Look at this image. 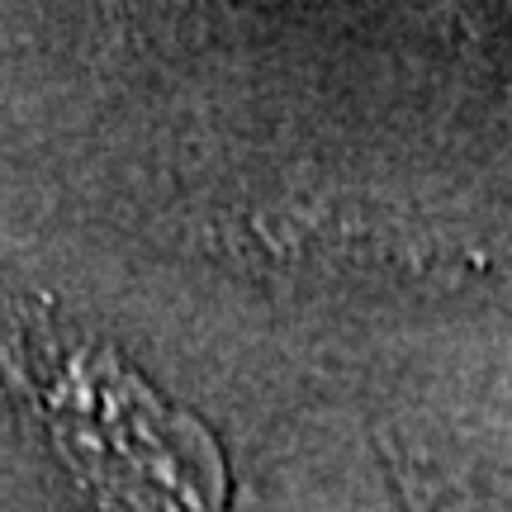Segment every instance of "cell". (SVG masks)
<instances>
[{"instance_id":"cell-3","label":"cell","mask_w":512,"mask_h":512,"mask_svg":"<svg viewBox=\"0 0 512 512\" xmlns=\"http://www.w3.org/2000/svg\"><path fill=\"white\" fill-rule=\"evenodd\" d=\"M384 451H389V470H394V484L408 498V512H512L498 494H489L484 484H470L460 479L451 465L422 456L413 446H399L394 437H384Z\"/></svg>"},{"instance_id":"cell-2","label":"cell","mask_w":512,"mask_h":512,"mask_svg":"<svg viewBox=\"0 0 512 512\" xmlns=\"http://www.w3.org/2000/svg\"><path fill=\"white\" fill-rule=\"evenodd\" d=\"M228 247H252L261 261H285L309 266L323 256H337L342 266H399V271H418L432 256L408 238V228L394 219H380L375 209H342V204H313V214L294 209H266V214H247L238 219V233L228 238Z\"/></svg>"},{"instance_id":"cell-1","label":"cell","mask_w":512,"mask_h":512,"mask_svg":"<svg viewBox=\"0 0 512 512\" xmlns=\"http://www.w3.org/2000/svg\"><path fill=\"white\" fill-rule=\"evenodd\" d=\"M0 370L95 512H223L214 432L48 294L0 290Z\"/></svg>"}]
</instances>
